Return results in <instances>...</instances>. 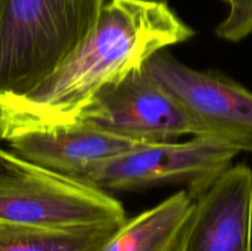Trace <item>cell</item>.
Here are the masks:
<instances>
[{
	"label": "cell",
	"mask_w": 252,
	"mask_h": 251,
	"mask_svg": "<svg viewBox=\"0 0 252 251\" xmlns=\"http://www.w3.org/2000/svg\"><path fill=\"white\" fill-rule=\"evenodd\" d=\"M196 32L166 0H106L89 36L41 84L0 96V140L69 125L98 90Z\"/></svg>",
	"instance_id": "obj_1"
},
{
	"label": "cell",
	"mask_w": 252,
	"mask_h": 251,
	"mask_svg": "<svg viewBox=\"0 0 252 251\" xmlns=\"http://www.w3.org/2000/svg\"><path fill=\"white\" fill-rule=\"evenodd\" d=\"M106 0H0V96L48 78L89 36Z\"/></svg>",
	"instance_id": "obj_2"
},
{
	"label": "cell",
	"mask_w": 252,
	"mask_h": 251,
	"mask_svg": "<svg viewBox=\"0 0 252 251\" xmlns=\"http://www.w3.org/2000/svg\"><path fill=\"white\" fill-rule=\"evenodd\" d=\"M239 154L235 148L202 134L186 142L143 143L98 162L76 180L105 192L185 185L196 198Z\"/></svg>",
	"instance_id": "obj_3"
},
{
	"label": "cell",
	"mask_w": 252,
	"mask_h": 251,
	"mask_svg": "<svg viewBox=\"0 0 252 251\" xmlns=\"http://www.w3.org/2000/svg\"><path fill=\"white\" fill-rule=\"evenodd\" d=\"M126 219L122 203L108 192L30 162L20 174L0 180V224L76 228Z\"/></svg>",
	"instance_id": "obj_4"
},
{
	"label": "cell",
	"mask_w": 252,
	"mask_h": 251,
	"mask_svg": "<svg viewBox=\"0 0 252 251\" xmlns=\"http://www.w3.org/2000/svg\"><path fill=\"white\" fill-rule=\"evenodd\" d=\"M145 70L169 91L198 126L199 135L239 152H252V93L213 70H197L166 49L150 57Z\"/></svg>",
	"instance_id": "obj_5"
},
{
	"label": "cell",
	"mask_w": 252,
	"mask_h": 251,
	"mask_svg": "<svg viewBox=\"0 0 252 251\" xmlns=\"http://www.w3.org/2000/svg\"><path fill=\"white\" fill-rule=\"evenodd\" d=\"M74 122L139 143L199 135L198 126L144 65L98 90Z\"/></svg>",
	"instance_id": "obj_6"
},
{
	"label": "cell",
	"mask_w": 252,
	"mask_h": 251,
	"mask_svg": "<svg viewBox=\"0 0 252 251\" xmlns=\"http://www.w3.org/2000/svg\"><path fill=\"white\" fill-rule=\"evenodd\" d=\"M252 169L231 165L194 198L180 251H252Z\"/></svg>",
	"instance_id": "obj_7"
},
{
	"label": "cell",
	"mask_w": 252,
	"mask_h": 251,
	"mask_svg": "<svg viewBox=\"0 0 252 251\" xmlns=\"http://www.w3.org/2000/svg\"><path fill=\"white\" fill-rule=\"evenodd\" d=\"M5 143L25 161L75 180L98 162L143 144L80 122L24 130Z\"/></svg>",
	"instance_id": "obj_8"
},
{
	"label": "cell",
	"mask_w": 252,
	"mask_h": 251,
	"mask_svg": "<svg viewBox=\"0 0 252 251\" xmlns=\"http://www.w3.org/2000/svg\"><path fill=\"white\" fill-rule=\"evenodd\" d=\"M194 198L181 189L126 219L97 251H180Z\"/></svg>",
	"instance_id": "obj_9"
},
{
	"label": "cell",
	"mask_w": 252,
	"mask_h": 251,
	"mask_svg": "<svg viewBox=\"0 0 252 251\" xmlns=\"http://www.w3.org/2000/svg\"><path fill=\"white\" fill-rule=\"evenodd\" d=\"M118 225L32 228L0 224V251H97Z\"/></svg>",
	"instance_id": "obj_10"
},
{
	"label": "cell",
	"mask_w": 252,
	"mask_h": 251,
	"mask_svg": "<svg viewBox=\"0 0 252 251\" xmlns=\"http://www.w3.org/2000/svg\"><path fill=\"white\" fill-rule=\"evenodd\" d=\"M228 14L217 26L216 34L228 42H240L252 33V0H225Z\"/></svg>",
	"instance_id": "obj_11"
},
{
	"label": "cell",
	"mask_w": 252,
	"mask_h": 251,
	"mask_svg": "<svg viewBox=\"0 0 252 251\" xmlns=\"http://www.w3.org/2000/svg\"><path fill=\"white\" fill-rule=\"evenodd\" d=\"M29 162L15 155L12 152L0 148V180L20 174L27 167Z\"/></svg>",
	"instance_id": "obj_12"
}]
</instances>
